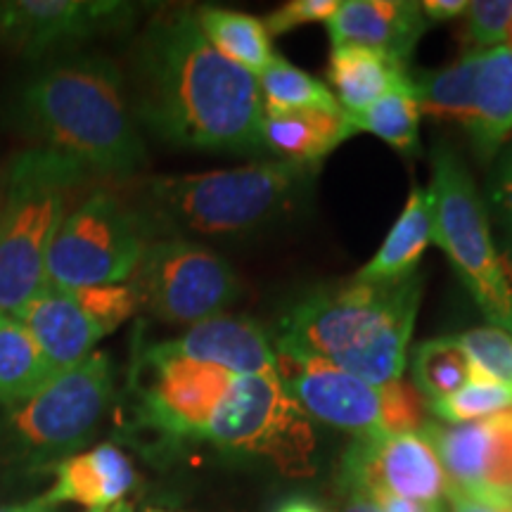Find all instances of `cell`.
Segmentation results:
<instances>
[{"label":"cell","mask_w":512,"mask_h":512,"mask_svg":"<svg viewBox=\"0 0 512 512\" xmlns=\"http://www.w3.org/2000/svg\"><path fill=\"white\" fill-rule=\"evenodd\" d=\"M477 64L479 50H470L458 62L448 64L444 69L411 74L420 114L434 121H448V124L465 128L470 121Z\"/></svg>","instance_id":"27"},{"label":"cell","mask_w":512,"mask_h":512,"mask_svg":"<svg viewBox=\"0 0 512 512\" xmlns=\"http://www.w3.org/2000/svg\"><path fill=\"white\" fill-rule=\"evenodd\" d=\"M505 273H508V280L512 285V233H510V240H508V268H505Z\"/></svg>","instance_id":"45"},{"label":"cell","mask_w":512,"mask_h":512,"mask_svg":"<svg viewBox=\"0 0 512 512\" xmlns=\"http://www.w3.org/2000/svg\"><path fill=\"white\" fill-rule=\"evenodd\" d=\"M432 242L444 249L456 273L491 325L512 335V285L491 238L484 200L458 152L446 143L432 150Z\"/></svg>","instance_id":"6"},{"label":"cell","mask_w":512,"mask_h":512,"mask_svg":"<svg viewBox=\"0 0 512 512\" xmlns=\"http://www.w3.org/2000/svg\"><path fill=\"white\" fill-rule=\"evenodd\" d=\"M354 128L344 112H287L266 114L261 126L264 150H271L280 162L316 166L332 150L354 138Z\"/></svg>","instance_id":"20"},{"label":"cell","mask_w":512,"mask_h":512,"mask_svg":"<svg viewBox=\"0 0 512 512\" xmlns=\"http://www.w3.org/2000/svg\"><path fill=\"white\" fill-rule=\"evenodd\" d=\"M195 15L211 46L247 72L259 76L278 57L259 17L226 8H202Z\"/></svg>","instance_id":"25"},{"label":"cell","mask_w":512,"mask_h":512,"mask_svg":"<svg viewBox=\"0 0 512 512\" xmlns=\"http://www.w3.org/2000/svg\"><path fill=\"white\" fill-rule=\"evenodd\" d=\"M413 384L430 401L458 392L472 380V363L458 337L427 339L413 349Z\"/></svg>","instance_id":"29"},{"label":"cell","mask_w":512,"mask_h":512,"mask_svg":"<svg viewBox=\"0 0 512 512\" xmlns=\"http://www.w3.org/2000/svg\"><path fill=\"white\" fill-rule=\"evenodd\" d=\"M235 375L171 354L162 342L140 349L133 366L138 418L166 439H204Z\"/></svg>","instance_id":"11"},{"label":"cell","mask_w":512,"mask_h":512,"mask_svg":"<svg viewBox=\"0 0 512 512\" xmlns=\"http://www.w3.org/2000/svg\"><path fill=\"white\" fill-rule=\"evenodd\" d=\"M422 302V273L387 283H351L313 292L280 323L278 342L309 351L382 389L403 377Z\"/></svg>","instance_id":"4"},{"label":"cell","mask_w":512,"mask_h":512,"mask_svg":"<svg viewBox=\"0 0 512 512\" xmlns=\"http://www.w3.org/2000/svg\"><path fill=\"white\" fill-rule=\"evenodd\" d=\"M273 512H328L318 501L306 496H290L283 503L275 505Z\"/></svg>","instance_id":"41"},{"label":"cell","mask_w":512,"mask_h":512,"mask_svg":"<svg viewBox=\"0 0 512 512\" xmlns=\"http://www.w3.org/2000/svg\"><path fill=\"white\" fill-rule=\"evenodd\" d=\"M406 72V64L361 46H335L330 53L328 79L344 114L368 110Z\"/></svg>","instance_id":"22"},{"label":"cell","mask_w":512,"mask_h":512,"mask_svg":"<svg viewBox=\"0 0 512 512\" xmlns=\"http://www.w3.org/2000/svg\"><path fill=\"white\" fill-rule=\"evenodd\" d=\"M342 475L349 494L387 491L422 503H439L448 494V477L425 434L356 437Z\"/></svg>","instance_id":"14"},{"label":"cell","mask_w":512,"mask_h":512,"mask_svg":"<svg viewBox=\"0 0 512 512\" xmlns=\"http://www.w3.org/2000/svg\"><path fill=\"white\" fill-rule=\"evenodd\" d=\"M17 131L91 176H136L147 162L126 79L110 57L64 55L22 81L10 102Z\"/></svg>","instance_id":"2"},{"label":"cell","mask_w":512,"mask_h":512,"mask_svg":"<svg viewBox=\"0 0 512 512\" xmlns=\"http://www.w3.org/2000/svg\"><path fill=\"white\" fill-rule=\"evenodd\" d=\"M430 403L413 382L396 380L380 389V425L384 434H418L427 425Z\"/></svg>","instance_id":"32"},{"label":"cell","mask_w":512,"mask_h":512,"mask_svg":"<svg viewBox=\"0 0 512 512\" xmlns=\"http://www.w3.org/2000/svg\"><path fill=\"white\" fill-rule=\"evenodd\" d=\"M332 48L361 46L406 64L413 48L430 29L420 3L408 0H344L328 22Z\"/></svg>","instance_id":"15"},{"label":"cell","mask_w":512,"mask_h":512,"mask_svg":"<svg viewBox=\"0 0 512 512\" xmlns=\"http://www.w3.org/2000/svg\"><path fill=\"white\" fill-rule=\"evenodd\" d=\"M465 133L482 162H491L512 133V48L479 50L472 110Z\"/></svg>","instance_id":"19"},{"label":"cell","mask_w":512,"mask_h":512,"mask_svg":"<svg viewBox=\"0 0 512 512\" xmlns=\"http://www.w3.org/2000/svg\"><path fill=\"white\" fill-rule=\"evenodd\" d=\"M131 107L138 126L183 150L256 155L264 102L256 74L207 41L195 10H164L133 46Z\"/></svg>","instance_id":"1"},{"label":"cell","mask_w":512,"mask_h":512,"mask_svg":"<svg viewBox=\"0 0 512 512\" xmlns=\"http://www.w3.org/2000/svg\"><path fill=\"white\" fill-rule=\"evenodd\" d=\"M482 494L512 498V411L491 415V453Z\"/></svg>","instance_id":"35"},{"label":"cell","mask_w":512,"mask_h":512,"mask_svg":"<svg viewBox=\"0 0 512 512\" xmlns=\"http://www.w3.org/2000/svg\"><path fill=\"white\" fill-rule=\"evenodd\" d=\"M55 375L22 320L0 311V406L15 408L29 401Z\"/></svg>","instance_id":"24"},{"label":"cell","mask_w":512,"mask_h":512,"mask_svg":"<svg viewBox=\"0 0 512 512\" xmlns=\"http://www.w3.org/2000/svg\"><path fill=\"white\" fill-rule=\"evenodd\" d=\"M448 477V489L465 494H482L491 453V418L437 425L430 422L422 430Z\"/></svg>","instance_id":"23"},{"label":"cell","mask_w":512,"mask_h":512,"mask_svg":"<svg viewBox=\"0 0 512 512\" xmlns=\"http://www.w3.org/2000/svg\"><path fill=\"white\" fill-rule=\"evenodd\" d=\"M339 512H382L368 494H351L349 503Z\"/></svg>","instance_id":"43"},{"label":"cell","mask_w":512,"mask_h":512,"mask_svg":"<svg viewBox=\"0 0 512 512\" xmlns=\"http://www.w3.org/2000/svg\"><path fill=\"white\" fill-rule=\"evenodd\" d=\"M145 512H178V510H164V508H147Z\"/></svg>","instance_id":"46"},{"label":"cell","mask_w":512,"mask_h":512,"mask_svg":"<svg viewBox=\"0 0 512 512\" xmlns=\"http://www.w3.org/2000/svg\"><path fill=\"white\" fill-rule=\"evenodd\" d=\"M0 512H55V505L48 503L46 494L29 498V501L12 503V505H0Z\"/></svg>","instance_id":"42"},{"label":"cell","mask_w":512,"mask_h":512,"mask_svg":"<svg viewBox=\"0 0 512 512\" xmlns=\"http://www.w3.org/2000/svg\"><path fill=\"white\" fill-rule=\"evenodd\" d=\"M86 512H133V503L119 501L114 505H107V508H95V510H86Z\"/></svg>","instance_id":"44"},{"label":"cell","mask_w":512,"mask_h":512,"mask_svg":"<svg viewBox=\"0 0 512 512\" xmlns=\"http://www.w3.org/2000/svg\"><path fill=\"white\" fill-rule=\"evenodd\" d=\"M377 503L382 512H441L439 503H422L411 501V498H401L387 491H370L368 494Z\"/></svg>","instance_id":"39"},{"label":"cell","mask_w":512,"mask_h":512,"mask_svg":"<svg viewBox=\"0 0 512 512\" xmlns=\"http://www.w3.org/2000/svg\"><path fill=\"white\" fill-rule=\"evenodd\" d=\"M204 441L240 456L271 460L283 475H313L316 432L278 373L235 375Z\"/></svg>","instance_id":"7"},{"label":"cell","mask_w":512,"mask_h":512,"mask_svg":"<svg viewBox=\"0 0 512 512\" xmlns=\"http://www.w3.org/2000/svg\"><path fill=\"white\" fill-rule=\"evenodd\" d=\"M138 5L119 0H5L0 3V38L15 53L41 60L57 48L128 27Z\"/></svg>","instance_id":"13"},{"label":"cell","mask_w":512,"mask_h":512,"mask_svg":"<svg viewBox=\"0 0 512 512\" xmlns=\"http://www.w3.org/2000/svg\"><path fill=\"white\" fill-rule=\"evenodd\" d=\"M128 285L140 306L171 325H195L221 316L240 297L235 268L197 240L147 242Z\"/></svg>","instance_id":"9"},{"label":"cell","mask_w":512,"mask_h":512,"mask_svg":"<svg viewBox=\"0 0 512 512\" xmlns=\"http://www.w3.org/2000/svg\"><path fill=\"white\" fill-rule=\"evenodd\" d=\"M451 512H512V498L491 494H465V491L448 489Z\"/></svg>","instance_id":"38"},{"label":"cell","mask_w":512,"mask_h":512,"mask_svg":"<svg viewBox=\"0 0 512 512\" xmlns=\"http://www.w3.org/2000/svg\"><path fill=\"white\" fill-rule=\"evenodd\" d=\"M420 8L427 22H446V19L465 15L467 3L465 0H422Z\"/></svg>","instance_id":"40"},{"label":"cell","mask_w":512,"mask_h":512,"mask_svg":"<svg viewBox=\"0 0 512 512\" xmlns=\"http://www.w3.org/2000/svg\"><path fill=\"white\" fill-rule=\"evenodd\" d=\"M311 183L313 166L254 162L145 178L124 202L145 238H245L290 216Z\"/></svg>","instance_id":"3"},{"label":"cell","mask_w":512,"mask_h":512,"mask_svg":"<svg viewBox=\"0 0 512 512\" xmlns=\"http://www.w3.org/2000/svg\"><path fill=\"white\" fill-rule=\"evenodd\" d=\"M337 0H292L283 8L273 10L261 22L268 31V36H280L287 31L302 27L309 22H328L335 15Z\"/></svg>","instance_id":"36"},{"label":"cell","mask_w":512,"mask_h":512,"mask_svg":"<svg viewBox=\"0 0 512 512\" xmlns=\"http://www.w3.org/2000/svg\"><path fill=\"white\" fill-rule=\"evenodd\" d=\"M112 396V358L105 351H93L57 373L29 401L10 408L8 430L36 458H67L93 437Z\"/></svg>","instance_id":"10"},{"label":"cell","mask_w":512,"mask_h":512,"mask_svg":"<svg viewBox=\"0 0 512 512\" xmlns=\"http://www.w3.org/2000/svg\"><path fill=\"white\" fill-rule=\"evenodd\" d=\"M79 304L112 335L121 323H126L138 309V297L128 283L102 285V287H79L72 290Z\"/></svg>","instance_id":"33"},{"label":"cell","mask_w":512,"mask_h":512,"mask_svg":"<svg viewBox=\"0 0 512 512\" xmlns=\"http://www.w3.org/2000/svg\"><path fill=\"white\" fill-rule=\"evenodd\" d=\"M467 41L475 50L505 46L512 27V0H475L467 3Z\"/></svg>","instance_id":"34"},{"label":"cell","mask_w":512,"mask_h":512,"mask_svg":"<svg viewBox=\"0 0 512 512\" xmlns=\"http://www.w3.org/2000/svg\"><path fill=\"white\" fill-rule=\"evenodd\" d=\"M91 178L81 164L29 147L0 176V311L17 316L48 283L46 261L69 211V197Z\"/></svg>","instance_id":"5"},{"label":"cell","mask_w":512,"mask_h":512,"mask_svg":"<svg viewBox=\"0 0 512 512\" xmlns=\"http://www.w3.org/2000/svg\"><path fill=\"white\" fill-rule=\"evenodd\" d=\"M475 375L512 387V335L496 325L467 330L458 337Z\"/></svg>","instance_id":"31"},{"label":"cell","mask_w":512,"mask_h":512,"mask_svg":"<svg viewBox=\"0 0 512 512\" xmlns=\"http://www.w3.org/2000/svg\"><path fill=\"white\" fill-rule=\"evenodd\" d=\"M432 223L434 209L430 190L413 185L394 228L389 230L373 259L354 275V280L387 283V280L406 278L418 271L422 254L432 245Z\"/></svg>","instance_id":"21"},{"label":"cell","mask_w":512,"mask_h":512,"mask_svg":"<svg viewBox=\"0 0 512 512\" xmlns=\"http://www.w3.org/2000/svg\"><path fill=\"white\" fill-rule=\"evenodd\" d=\"M261 102L266 114H287V112H342L330 86L318 81L316 76L302 72L283 57H275L259 76Z\"/></svg>","instance_id":"28"},{"label":"cell","mask_w":512,"mask_h":512,"mask_svg":"<svg viewBox=\"0 0 512 512\" xmlns=\"http://www.w3.org/2000/svg\"><path fill=\"white\" fill-rule=\"evenodd\" d=\"M489 202L496 216L512 233V147L505 152L489 181Z\"/></svg>","instance_id":"37"},{"label":"cell","mask_w":512,"mask_h":512,"mask_svg":"<svg viewBox=\"0 0 512 512\" xmlns=\"http://www.w3.org/2000/svg\"><path fill=\"white\" fill-rule=\"evenodd\" d=\"M162 347L190 361L226 370L230 375L278 373L275 347L264 325L245 316L221 313L207 318L190 325L181 337L166 339Z\"/></svg>","instance_id":"16"},{"label":"cell","mask_w":512,"mask_h":512,"mask_svg":"<svg viewBox=\"0 0 512 512\" xmlns=\"http://www.w3.org/2000/svg\"><path fill=\"white\" fill-rule=\"evenodd\" d=\"M354 133H373L403 157H415L420 152V107L413 93L411 72L375 100L368 110L347 114Z\"/></svg>","instance_id":"26"},{"label":"cell","mask_w":512,"mask_h":512,"mask_svg":"<svg viewBox=\"0 0 512 512\" xmlns=\"http://www.w3.org/2000/svg\"><path fill=\"white\" fill-rule=\"evenodd\" d=\"M55 484L46 491L48 503L83 505L86 510L107 508L124 501L136 484L131 458L114 444H100L72 453L53 465Z\"/></svg>","instance_id":"18"},{"label":"cell","mask_w":512,"mask_h":512,"mask_svg":"<svg viewBox=\"0 0 512 512\" xmlns=\"http://www.w3.org/2000/svg\"><path fill=\"white\" fill-rule=\"evenodd\" d=\"M275 368L299 408L325 425L356 437L384 434L380 389L309 351L275 339Z\"/></svg>","instance_id":"12"},{"label":"cell","mask_w":512,"mask_h":512,"mask_svg":"<svg viewBox=\"0 0 512 512\" xmlns=\"http://www.w3.org/2000/svg\"><path fill=\"white\" fill-rule=\"evenodd\" d=\"M145 247L128 204L117 192L98 188L64 216L48 252L46 280L69 290L128 283Z\"/></svg>","instance_id":"8"},{"label":"cell","mask_w":512,"mask_h":512,"mask_svg":"<svg viewBox=\"0 0 512 512\" xmlns=\"http://www.w3.org/2000/svg\"><path fill=\"white\" fill-rule=\"evenodd\" d=\"M430 411L448 425L486 420L491 415L512 411V387L472 373V380L458 392L430 401Z\"/></svg>","instance_id":"30"},{"label":"cell","mask_w":512,"mask_h":512,"mask_svg":"<svg viewBox=\"0 0 512 512\" xmlns=\"http://www.w3.org/2000/svg\"><path fill=\"white\" fill-rule=\"evenodd\" d=\"M15 318L22 320L55 373L81 363L107 337L105 328L83 309L74 292L53 283L43 285Z\"/></svg>","instance_id":"17"}]
</instances>
